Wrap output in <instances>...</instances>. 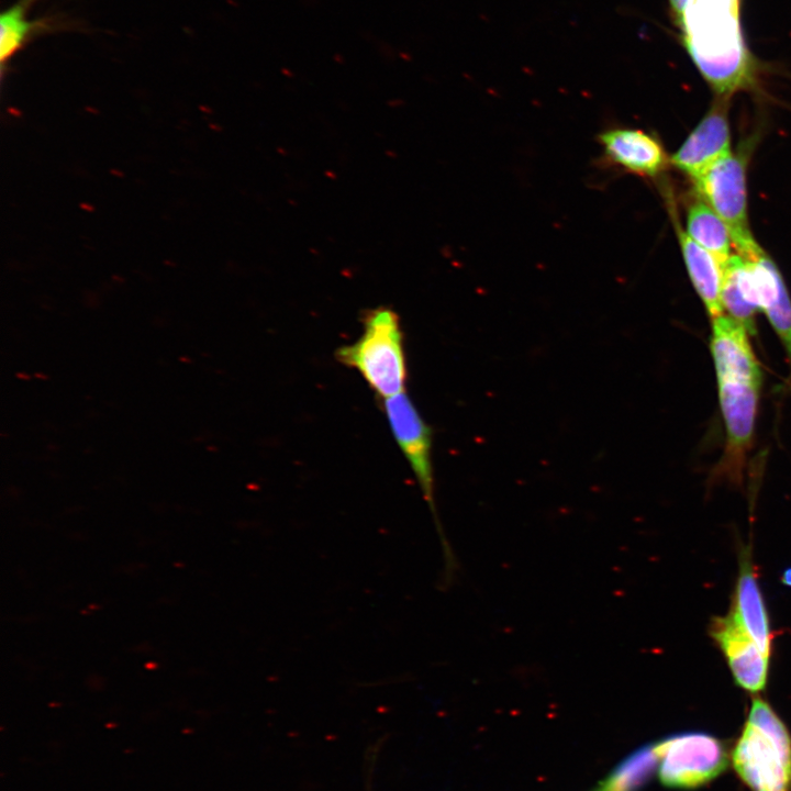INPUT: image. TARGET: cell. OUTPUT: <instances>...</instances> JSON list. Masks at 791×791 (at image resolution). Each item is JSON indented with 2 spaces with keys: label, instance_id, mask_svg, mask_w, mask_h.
I'll use <instances>...</instances> for the list:
<instances>
[{
  "label": "cell",
  "instance_id": "obj_16",
  "mask_svg": "<svg viewBox=\"0 0 791 791\" xmlns=\"http://www.w3.org/2000/svg\"><path fill=\"white\" fill-rule=\"evenodd\" d=\"M658 766L654 744L640 747L626 757L598 791H638Z\"/></svg>",
  "mask_w": 791,
  "mask_h": 791
},
{
  "label": "cell",
  "instance_id": "obj_4",
  "mask_svg": "<svg viewBox=\"0 0 791 791\" xmlns=\"http://www.w3.org/2000/svg\"><path fill=\"white\" fill-rule=\"evenodd\" d=\"M382 406L394 439L406 458L433 515L445 560L446 579H449L456 564L435 505L432 431L406 392L383 399Z\"/></svg>",
  "mask_w": 791,
  "mask_h": 791
},
{
  "label": "cell",
  "instance_id": "obj_6",
  "mask_svg": "<svg viewBox=\"0 0 791 791\" xmlns=\"http://www.w3.org/2000/svg\"><path fill=\"white\" fill-rule=\"evenodd\" d=\"M662 784L677 789L699 788L724 772L728 753L716 737L701 732L676 734L654 744Z\"/></svg>",
  "mask_w": 791,
  "mask_h": 791
},
{
  "label": "cell",
  "instance_id": "obj_1",
  "mask_svg": "<svg viewBox=\"0 0 791 791\" xmlns=\"http://www.w3.org/2000/svg\"><path fill=\"white\" fill-rule=\"evenodd\" d=\"M743 0H667L678 38L718 98L756 86L759 64L742 24Z\"/></svg>",
  "mask_w": 791,
  "mask_h": 791
},
{
  "label": "cell",
  "instance_id": "obj_5",
  "mask_svg": "<svg viewBox=\"0 0 791 791\" xmlns=\"http://www.w3.org/2000/svg\"><path fill=\"white\" fill-rule=\"evenodd\" d=\"M693 182L699 196L727 225L739 255L754 258L762 252L748 226L744 158L729 153L711 165Z\"/></svg>",
  "mask_w": 791,
  "mask_h": 791
},
{
  "label": "cell",
  "instance_id": "obj_10",
  "mask_svg": "<svg viewBox=\"0 0 791 791\" xmlns=\"http://www.w3.org/2000/svg\"><path fill=\"white\" fill-rule=\"evenodd\" d=\"M711 349L717 381L761 383V371L747 337V330L731 316L712 319Z\"/></svg>",
  "mask_w": 791,
  "mask_h": 791
},
{
  "label": "cell",
  "instance_id": "obj_11",
  "mask_svg": "<svg viewBox=\"0 0 791 791\" xmlns=\"http://www.w3.org/2000/svg\"><path fill=\"white\" fill-rule=\"evenodd\" d=\"M760 385L718 381L720 403L727 431V450L736 460L743 456L753 437Z\"/></svg>",
  "mask_w": 791,
  "mask_h": 791
},
{
  "label": "cell",
  "instance_id": "obj_18",
  "mask_svg": "<svg viewBox=\"0 0 791 791\" xmlns=\"http://www.w3.org/2000/svg\"><path fill=\"white\" fill-rule=\"evenodd\" d=\"M783 582L791 586V569L784 572Z\"/></svg>",
  "mask_w": 791,
  "mask_h": 791
},
{
  "label": "cell",
  "instance_id": "obj_15",
  "mask_svg": "<svg viewBox=\"0 0 791 791\" xmlns=\"http://www.w3.org/2000/svg\"><path fill=\"white\" fill-rule=\"evenodd\" d=\"M36 0H18L0 16V58L4 64L40 30L51 27L45 21H31L27 11Z\"/></svg>",
  "mask_w": 791,
  "mask_h": 791
},
{
  "label": "cell",
  "instance_id": "obj_7",
  "mask_svg": "<svg viewBox=\"0 0 791 791\" xmlns=\"http://www.w3.org/2000/svg\"><path fill=\"white\" fill-rule=\"evenodd\" d=\"M727 101L728 99L718 98L670 158V163L692 180L731 153Z\"/></svg>",
  "mask_w": 791,
  "mask_h": 791
},
{
  "label": "cell",
  "instance_id": "obj_12",
  "mask_svg": "<svg viewBox=\"0 0 791 791\" xmlns=\"http://www.w3.org/2000/svg\"><path fill=\"white\" fill-rule=\"evenodd\" d=\"M733 615L759 649L769 657L771 634L764 598L749 558L740 561Z\"/></svg>",
  "mask_w": 791,
  "mask_h": 791
},
{
  "label": "cell",
  "instance_id": "obj_8",
  "mask_svg": "<svg viewBox=\"0 0 791 791\" xmlns=\"http://www.w3.org/2000/svg\"><path fill=\"white\" fill-rule=\"evenodd\" d=\"M711 635L724 653L736 683L751 693L764 690L769 657L759 649L732 612L713 620Z\"/></svg>",
  "mask_w": 791,
  "mask_h": 791
},
{
  "label": "cell",
  "instance_id": "obj_2",
  "mask_svg": "<svg viewBox=\"0 0 791 791\" xmlns=\"http://www.w3.org/2000/svg\"><path fill=\"white\" fill-rule=\"evenodd\" d=\"M731 760L753 791H791V736L761 698L753 699Z\"/></svg>",
  "mask_w": 791,
  "mask_h": 791
},
{
  "label": "cell",
  "instance_id": "obj_14",
  "mask_svg": "<svg viewBox=\"0 0 791 791\" xmlns=\"http://www.w3.org/2000/svg\"><path fill=\"white\" fill-rule=\"evenodd\" d=\"M686 233L692 241L713 255L722 268L731 258V243L733 241L729 230L700 196L688 208Z\"/></svg>",
  "mask_w": 791,
  "mask_h": 791
},
{
  "label": "cell",
  "instance_id": "obj_13",
  "mask_svg": "<svg viewBox=\"0 0 791 791\" xmlns=\"http://www.w3.org/2000/svg\"><path fill=\"white\" fill-rule=\"evenodd\" d=\"M682 256L690 279L712 319L724 314L721 299L723 270L717 260L676 223Z\"/></svg>",
  "mask_w": 791,
  "mask_h": 791
},
{
  "label": "cell",
  "instance_id": "obj_3",
  "mask_svg": "<svg viewBox=\"0 0 791 791\" xmlns=\"http://www.w3.org/2000/svg\"><path fill=\"white\" fill-rule=\"evenodd\" d=\"M336 358L357 370L382 400L405 392L403 333L399 315L390 308L370 310L359 338L337 349Z\"/></svg>",
  "mask_w": 791,
  "mask_h": 791
},
{
  "label": "cell",
  "instance_id": "obj_9",
  "mask_svg": "<svg viewBox=\"0 0 791 791\" xmlns=\"http://www.w3.org/2000/svg\"><path fill=\"white\" fill-rule=\"evenodd\" d=\"M604 158L625 171L655 177L667 166L660 142L650 134L630 127H614L599 134Z\"/></svg>",
  "mask_w": 791,
  "mask_h": 791
},
{
  "label": "cell",
  "instance_id": "obj_17",
  "mask_svg": "<svg viewBox=\"0 0 791 791\" xmlns=\"http://www.w3.org/2000/svg\"><path fill=\"white\" fill-rule=\"evenodd\" d=\"M765 312L780 336L791 361V300L786 286L781 289L777 300Z\"/></svg>",
  "mask_w": 791,
  "mask_h": 791
}]
</instances>
